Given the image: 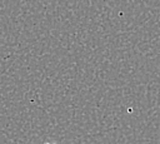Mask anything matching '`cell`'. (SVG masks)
Here are the masks:
<instances>
[{
	"instance_id": "6da1fadb",
	"label": "cell",
	"mask_w": 160,
	"mask_h": 144,
	"mask_svg": "<svg viewBox=\"0 0 160 144\" xmlns=\"http://www.w3.org/2000/svg\"><path fill=\"white\" fill-rule=\"evenodd\" d=\"M45 144H52V143H45Z\"/></svg>"
}]
</instances>
